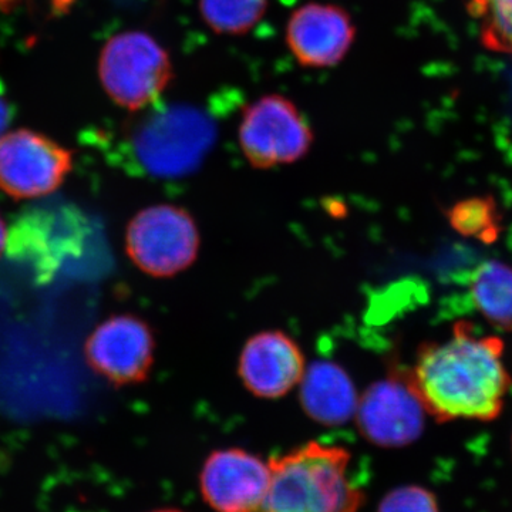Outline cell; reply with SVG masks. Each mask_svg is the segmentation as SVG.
I'll use <instances>...</instances> for the list:
<instances>
[{
    "instance_id": "obj_19",
    "label": "cell",
    "mask_w": 512,
    "mask_h": 512,
    "mask_svg": "<svg viewBox=\"0 0 512 512\" xmlns=\"http://www.w3.org/2000/svg\"><path fill=\"white\" fill-rule=\"evenodd\" d=\"M15 111L12 104L6 99L2 89H0V136L8 130L9 124L12 123Z\"/></svg>"
},
{
    "instance_id": "obj_16",
    "label": "cell",
    "mask_w": 512,
    "mask_h": 512,
    "mask_svg": "<svg viewBox=\"0 0 512 512\" xmlns=\"http://www.w3.org/2000/svg\"><path fill=\"white\" fill-rule=\"evenodd\" d=\"M468 10L480 22L484 46L512 55V0H470Z\"/></svg>"
},
{
    "instance_id": "obj_18",
    "label": "cell",
    "mask_w": 512,
    "mask_h": 512,
    "mask_svg": "<svg viewBox=\"0 0 512 512\" xmlns=\"http://www.w3.org/2000/svg\"><path fill=\"white\" fill-rule=\"evenodd\" d=\"M377 512H440L436 497L426 488L407 485L383 498Z\"/></svg>"
},
{
    "instance_id": "obj_15",
    "label": "cell",
    "mask_w": 512,
    "mask_h": 512,
    "mask_svg": "<svg viewBox=\"0 0 512 512\" xmlns=\"http://www.w3.org/2000/svg\"><path fill=\"white\" fill-rule=\"evenodd\" d=\"M269 0H200L205 25L218 35L241 36L264 18Z\"/></svg>"
},
{
    "instance_id": "obj_6",
    "label": "cell",
    "mask_w": 512,
    "mask_h": 512,
    "mask_svg": "<svg viewBox=\"0 0 512 512\" xmlns=\"http://www.w3.org/2000/svg\"><path fill=\"white\" fill-rule=\"evenodd\" d=\"M72 164L69 150L35 131L18 130L0 138V190L16 200L56 191Z\"/></svg>"
},
{
    "instance_id": "obj_5",
    "label": "cell",
    "mask_w": 512,
    "mask_h": 512,
    "mask_svg": "<svg viewBox=\"0 0 512 512\" xmlns=\"http://www.w3.org/2000/svg\"><path fill=\"white\" fill-rule=\"evenodd\" d=\"M238 141L252 167L268 170L302 160L311 150L313 131L292 100L268 94L245 109Z\"/></svg>"
},
{
    "instance_id": "obj_4",
    "label": "cell",
    "mask_w": 512,
    "mask_h": 512,
    "mask_svg": "<svg viewBox=\"0 0 512 512\" xmlns=\"http://www.w3.org/2000/svg\"><path fill=\"white\" fill-rule=\"evenodd\" d=\"M201 237L190 212L173 204L144 208L128 224V258L144 274L171 278L197 261Z\"/></svg>"
},
{
    "instance_id": "obj_8",
    "label": "cell",
    "mask_w": 512,
    "mask_h": 512,
    "mask_svg": "<svg viewBox=\"0 0 512 512\" xmlns=\"http://www.w3.org/2000/svg\"><path fill=\"white\" fill-rule=\"evenodd\" d=\"M94 372L116 386L146 382L154 366L156 339L146 320L116 315L100 323L86 342Z\"/></svg>"
},
{
    "instance_id": "obj_1",
    "label": "cell",
    "mask_w": 512,
    "mask_h": 512,
    "mask_svg": "<svg viewBox=\"0 0 512 512\" xmlns=\"http://www.w3.org/2000/svg\"><path fill=\"white\" fill-rule=\"evenodd\" d=\"M409 375L424 409L439 421L493 420L510 387L503 342L476 335L464 322L446 342L421 346Z\"/></svg>"
},
{
    "instance_id": "obj_9",
    "label": "cell",
    "mask_w": 512,
    "mask_h": 512,
    "mask_svg": "<svg viewBox=\"0 0 512 512\" xmlns=\"http://www.w3.org/2000/svg\"><path fill=\"white\" fill-rule=\"evenodd\" d=\"M200 483L205 501L217 512H262L271 467L242 448H225L207 458Z\"/></svg>"
},
{
    "instance_id": "obj_21",
    "label": "cell",
    "mask_w": 512,
    "mask_h": 512,
    "mask_svg": "<svg viewBox=\"0 0 512 512\" xmlns=\"http://www.w3.org/2000/svg\"><path fill=\"white\" fill-rule=\"evenodd\" d=\"M156 512H181V511H177V510H160V511H156Z\"/></svg>"
},
{
    "instance_id": "obj_13",
    "label": "cell",
    "mask_w": 512,
    "mask_h": 512,
    "mask_svg": "<svg viewBox=\"0 0 512 512\" xmlns=\"http://www.w3.org/2000/svg\"><path fill=\"white\" fill-rule=\"evenodd\" d=\"M302 409L323 426H342L356 416L359 397L352 379L338 363L313 362L302 377Z\"/></svg>"
},
{
    "instance_id": "obj_7",
    "label": "cell",
    "mask_w": 512,
    "mask_h": 512,
    "mask_svg": "<svg viewBox=\"0 0 512 512\" xmlns=\"http://www.w3.org/2000/svg\"><path fill=\"white\" fill-rule=\"evenodd\" d=\"M424 404L409 373H390L373 383L357 406L356 420L367 441L380 447H403L423 433Z\"/></svg>"
},
{
    "instance_id": "obj_3",
    "label": "cell",
    "mask_w": 512,
    "mask_h": 512,
    "mask_svg": "<svg viewBox=\"0 0 512 512\" xmlns=\"http://www.w3.org/2000/svg\"><path fill=\"white\" fill-rule=\"evenodd\" d=\"M99 74L117 106L138 111L163 96L173 80V63L153 36L133 30L111 37L104 45Z\"/></svg>"
},
{
    "instance_id": "obj_14",
    "label": "cell",
    "mask_w": 512,
    "mask_h": 512,
    "mask_svg": "<svg viewBox=\"0 0 512 512\" xmlns=\"http://www.w3.org/2000/svg\"><path fill=\"white\" fill-rule=\"evenodd\" d=\"M471 293L485 318L504 329H512V268L488 261L478 266L471 281Z\"/></svg>"
},
{
    "instance_id": "obj_10",
    "label": "cell",
    "mask_w": 512,
    "mask_h": 512,
    "mask_svg": "<svg viewBox=\"0 0 512 512\" xmlns=\"http://www.w3.org/2000/svg\"><path fill=\"white\" fill-rule=\"evenodd\" d=\"M212 131L204 119L194 113H175L163 123L141 128L134 138L138 163L158 177H178L194 171L211 147Z\"/></svg>"
},
{
    "instance_id": "obj_12",
    "label": "cell",
    "mask_w": 512,
    "mask_h": 512,
    "mask_svg": "<svg viewBox=\"0 0 512 512\" xmlns=\"http://www.w3.org/2000/svg\"><path fill=\"white\" fill-rule=\"evenodd\" d=\"M305 370L302 349L281 330L256 333L239 356V377L259 399L284 397L301 384Z\"/></svg>"
},
{
    "instance_id": "obj_2",
    "label": "cell",
    "mask_w": 512,
    "mask_h": 512,
    "mask_svg": "<svg viewBox=\"0 0 512 512\" xmlns=\"http://www.w3.org/2000/svg\"><path fill=\"white\" fill-rule=\"evenodd\" d=\"M349 464L348 450L316 441L272 458L262 512H356L365 495L350 480Z\"/></svg>"
},
{
    "instance_id": "obj_17",
    "label": "cell",
    "mask_w": 512,
    "mask_h": 512,
    "mask_svg": "<svg viewBox=\"0 0 512 512\" xmlns=\"http://www.w3.org/2000/svg\"><path fill=\"white\" fill-rule=\"evenodd\" d=\"M493 202L488 198H473L460 202L450 212L451 224L464 235L483 239L493 238L497 232Z\"/></svg>"
},
{
    "instance_id": "obj_11",
    "label": "cell",
    "mask_w": 512,
    "mask_h": 512,
    "mask_svg": "<svg viewBox=\"0 0 512 512\" xmlns=\"http://www.w3.org/2000/svg\"><path fill=\"white\" fill-rule=\"evenodd\" d=\"M356 29L345 9L328 3H306L286 23V45L296 62L309 69H328L348 55Z\"/></svg>"
},
{
    "instance_id": "obj_20",
    "label": "cell",
    "mask_w": 512,
    "mask_h": 512,
    "mask_svg": "<svg viewBox=\"0 0 512 512\" xmlns=\"http://www.w3.org/2000/svg\"><path fill=\"white\" fill-rule=\"evenodd\" d=\"M6 228L5 224H3L2 218H0V254H2L3 248H5L6 245Z\"/></svg>"
}]
</instances>
